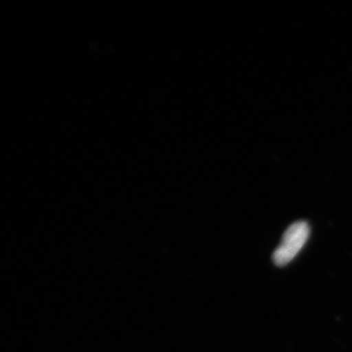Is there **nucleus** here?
<instances>
[{"label":"nucleus","instance_id":"obj_1","mask_svg":"<svg viewBox=\"0 0 352 352\" xmlns=\"http://www.w3.org/2000/svg\"><path fill=\"white\" fill-rule=\"evenodd\" d=\"M310 235V227L307 221H296L284 233L281 244L273 254V261L278 266L291 263L307 244Z\"/></svg>","mask_w":352,"mask_h":352}]
</instances>
